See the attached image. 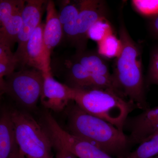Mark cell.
Segmentation results:
<instances>
[{
    "label": "cell",
    "mask_w": 158,
    "mask_h": 158,
    "mask_svg": "<svg viewBox=\"0 0 158 158\" xmlns=\"http://www.w3.org/2000/svg\"><path fill=\"white\" fill-rule=\"evenodd\" d=\"M69 133L116 158H126L131 145L123 131L107 121L85 112L76 104L68 113Z\"/></svg>",
    "instance_id": "7a4b0ae2"
},
{
    "label": "cell",
    "mask_w": 158,
    "mask_h": 158,
    "mask_svg": "<svg viewBox=\"0 0 158 158\" xmlns=\"http://www.w3.org/2000/svg\"><path fill=\"white\" fill-rule=\"evenodd\" d=\"M151 28L154 34L158 37V13L154 16L152 20Z\"/></svg>",
    "instance_id": "d4e9b609"
},
{
    "label": "cell",
    "mask_w": 158,
    "mask_h": 158,
    "mask_svg": "<svg viewBox=\"0 0 158 158\" xmlns=\"http://www.w3.org/2000/svg\"><path fill=\"white\" fill-rule=\"evenodd\" d=\"M47 1L27 0L22 13V25L18 35V47L14 53L16 68L22 59L27 44L35 29L41 23L44 9H46Z\"/></svg>",
    "instance_id": "9c48e42d"
},
{
    "label": "cell",
    "mask_w": 158,
    "mask_h": 158,
    "mask_svg": "<svg viewBox=\"0 0 158 158\" xmlns=\"http://www.w3.org/2000/svg\"><path fill=\"white\" fill-rule=\"evenodd\" d=\"M10 111L15 137L19 149L26 156L54 158L53 141L46 128L27 113L20 110Z\"/></svg>",
    "instance_id": "277c9868"
},
{
    "label": "cell",
    "mask_w": 158,
    "mask_h": 158,
    "mask_svg": "<svg viewBox=\"0 0 158 158\" xmlns=\"http://www.w3.org/2000/svg\"><path fill=\"white\" fill-rule=\"evenodd\" d=\"M43 88L40 101L48 109L55 111L63 110L71 100L70 88L57 81L51 70L43 72Z\"/></svg>",
    "instance_id": "4fadbf2b"
},
{
    "label": "cell",
    "mask_w": 158,
    "mask_h": 158,
    "mask_svg": "<svg viewBox=\"0 0 158 158\" xmlns=\"http://www.w3.org/2000/svg\"><path fill=\"white\" fill-rule=\"evenodd\" d=\"M46 128L55 143L66 148L79 158H116L88 141L62 128L50 113L44 115Z\"/></svg>",
    "instance_id": "8992f818"
},
{
    "label": "cell",
    "mask_w": 158,
    "mask_h": 158,
    "mask_svg": "<svg viewBox=\"0 0 158 158\" xmlns=\"http://www.w3.org/2000/svg\"><path fill=\"white\" fill-rule=\"evenodd\" d=\"M43 72L28 69L15 71L0 83L1 91L20 105L28 109L36 107L43 88Z\"/></svg>",
    "instance_id": "5b68a950"
},
{
    "label": "cell",
    "mask_w": 158,
    "mask_h": 158,
    "mask_svg": "<svg viewBox=\"0 0 158 158\" xmlns=\"http://www.w3.org/2000/svg\"><path fill=\"white\" fill-rule=\"evenodd\" d=\"M156 84H157V85H158V80L156 82Z\"/></svg>",
    "instance_id": "4316f807"
},
{
    "label": "cell",
    "mask_w": 158,
    "mask_h": 158,
    "mask_svg": "<svg viewBox=\"0 0 158 158\" xmlns=\"http://www.w3.org/2000/svg\"><path fill=\"white\" fill-rule=\"evenodd\" d=\"M73 56L90 74L112 76L104 57L98 52L86 50L76 51Z\"/></svg>",
    "instance_id": "2e32d148"
},
{
    "label": "cell",
    "mask_w": 158,
    "mask_h": 158,
    "mask_svg": "<svg viewBox=\"0 0 158 158\" xmlns=\"http://www.w3.org/2000/svg\"><path fill=\"white\" fill-rule=\"evenodd\" d=\"M16 67L14 53L11 52V48L0 44V83L4 81V77L14 72Z\"/></svg>",
    "instance_id": "ac0fdd59"
},
{
    "label": "cell",
    "mask_w": 158,
    "mask_h": 158,
    "mask_svg": "<svg viewBox=\"0 0 158 158\" xmlns=\"http://www.w3.org/2000/svg\"><path fill=\"white\" fill-rule=\"evenodd\" d=\"M132 3L136 10L142 15L155 16L158 13V1L135 0Z\"/></svg>",
    "instance_id": "44dd1931"
},
{
    "label": "cell",
    "mask_w": 158,
    "mask_h": 158,
    "mask_svg": "<svg viewBox=\"0 0 158 158\" xmlns=\"http://www.w3.org/2000/svg\"><path fill=\"white\" fill-rule=\"evenodd\" d=\"M19 148L10 111L3 110L0 118V158H11Z\"/></svg>",
    "instance_id": "9a60e30c"
},
{
    "label": "cell",
    "mask_w": 158,
    "mask_h": 158,
    "mask_svg": "<svg viewBox=\"0 0 158 158\" xmlns=\"http://www.w3.org/2000/svg\"><path fill=\"white\" fill-rule=\"evenodd\" d=\"M54 147L57 151L56 158H76L74 155L66 148L53 142Z\"/></svg>",
    "instance_id": "cb8c5ba5"
},
{
    "label": "cell",
    "mask_w": 158,
    "mask_h": 158,
    "mask_svg": "<svg viewBox=\"0 0 158 158\" xmlns=\"http://www.w3.org/2000/svg\"><path fill=\"white\" fill-rule=\"evenodd\" d=\"M126 158H154L158 156V132L144 139Z\"/></svg>",
    "instance_id": "e0dca14e"
},
{
    "label": "cell",
    "mask_w": 158,
    "mask_h": 158,
    "mask_svg": "<svg viewBox=\"0 0 158 158\" xmlns=\"http://www.w3.org/2000/svg\"><path fill=\"white\" fill-rule=\"evenodd\" d=\"M62 3L59 17L63 26L77 19L80 11V2L74 3L70 1H62Z\"/></svg>",
    "instance_id": "ffe728a7"
},
{
    "label": "cell",
    "mask_w": 158,
    "mask_h": 158,
    "mask_svg": "<svg viewBox=\"0 0 158 158\" xmlns=\"http://www.w3.org/2000/svg\"><path fill=\"white\" fill-rule=\"evenodd\" d=\"M118 34L121 49L116 58L112 76L123 97L127 98L137 108L144 111L149 108L144 90L141 49L123 22Z\"/></svg>",
    "instance_id": "6da1fadb"
},
{
    "label": "cell",
    "mask_w": 158,
    "mask_h": 158,
    "mask_svg": "<svg viewBox=\"0 0 158 158\" xmlns=\"http://www.w3.org/2000/svg\"><path fill=\"white\" fill-rule=\"evenodd\" d=\"M98 52L104 57H116L121 49V42L113 34L106 36L98 41Z\"/></svg>",
    "instance_id": "d6986e66"
},
{
    "label": "cell",
    "mask_w": 158,
    "mask_h": 158,
    "mask_svg": "<svg viewBox=\"0 0 158 158\" xmlns=\"http://www.w3.org/2000/svg\"><path fill=\"white\" fill-rule=\"evenodd\" d=\"M51 72L61 75L65 79V85L73 89H91L90 74L73 55L62 56L51 60Z\"/></svg>",
    "instance_id": "30bf717a"
},
{
    "label": "cell",
    "mask_w": 158,
    "mask_h": 158,
    "mask_svg": "<svg viewBox=\"0 0 158 158\" xmlns=\"http://www.w3.org/2000/svg\"><path fill=\"white\" fill-rule=\"evenodd\" d=\"M112 34L111 26L106 19H105L99 21L92 27L89 31V37L98 42Z\"/></svg>",
    "instance_id": "7402d4cb"
},
{
    "label": "cell",
    "mask_w": 158,
    "mask_h": 158,
    "mask_svg": "<svg viewBox=\"0 0 158 158\" xmlns=\"http://www.w3.org/2000/svg\"><path fill=\"white\" fill-rule=\"evenodd\" d=\"M47 15L43 32L44 53L46 67L50 70L51 56L54 49L62 41L63 33L55 3L48 1Z\"/></svg>",
    "instance_id": "7c38bea8"
},
{
    "label": "cell",
    "mask_w": 158,
    "mask_h": 158,
    "mask_svg": "<svg viewBox=\"0 0 158 158\" xmlns=\"http://www.w3.org/2000/svg\"><path fill=\"white\" fill-rule=\"evenodd\" d=\"M26 2L25 0L0 1V44L11 48L17 43Z\"/></svg>",
    "instance_id": "52a82bcc"
},
{
    "label": "cell",
    "mask_w": 158,
    "mask_h": 158,
    "mask_svg": "<svg viewBox=\"0 0 158 158\" xmlns=\"http://www.w3.org/2000/svg\"><path fill=\"white\" fill-rule=\"evenodd\" d=\"M150 79L155 83L158 80V50L152 54L149 69Z\"/></svg>",
    "instance_id": "603a6c76"
},
{
    "label": "cell",
    "mask_w": 158,
    "mask_h": 158,
    "mask_svg": "<svg viewBox=\"0 0 158 158\" xmlns=\"http://www.w3.org/2000/svg\"><path fill=\"white\" fill-rule=\"evenodd\" d=\"M45 23H41L35 29L27 44L19 70L34 69L43 72L48 71L46 67L44 53L43 32Z\"/></svg>",
    "instance_id": "5bb4252c"
},
{
    "label": "cell",
    "mask_w": 158,
    "mask_h": 158,
    "mask_svg": "<svg viewBox=\"0 0 158 158\" xmlns=\"http://www.w3.org/2000/svg\"><path fill=\"white\" fill-rule=\"evenodd\" d=\"M128 130L131 144H139L144 139L158 132V106L148 108L142 113L128 118L124 129Z\"/></svg>",
    "instance_id": "8fae6325"
},
{
    "label": "cell",
    "mask_w": 158,
    "mask_h": 158,
    "mask_svg": "<svg viewBox=\"0 0 158 158\" xmlns=\"http://www.w3.org/2000/svg\"><path fill=\"white\" fill-rule=\"evenodd\" d=\"M154 158H158V156H156V157Z\"/></svg>",
    "instance_id": "83f0119b"
},
{
    "label": "cell",
    "mask_w": 158,
    "mask_h": 158,
    "mask_svg": "<svg viewBox=\"0 0 158 158\" xmlns=\"http://www.w3.org/2000/svg\"><path fill=\"white\" fill-rule=\"evenodd\" d=\"M76 21V51L86 50L90 29L99 21L106 19V9L104 2L100 0H82Z\"/></svg>",
    "instance_id": "ba28073f"
},
{
    "label": "cell",
    "mask_w": 158,
    "mask_h": 158,
    "mask_svg": "<svg viewBox=\"0 0 158 158\" xmlns=\"http://www.w3.org/2000/svg\"><path fill=\"white\" fill-rule=\"evenodd\" d=\"M70 92L71 100L82 110L123 131L129 115L137 108L131 102L109 90L70 88Z\"/></svg>",
    "instance_id": "3957f363"
},
{
    "label": "cell",
    "mask_w": 158,
    "mask_h": 158,
    "mask_svg": "<svg viewBox=\"0 0 158 158\" xmlns=\"http://www.w3.org/2000/svg\"><path fill=\"white\" fill-rule=\"evenodd\" d=\"M26 158H41L33 157H31V156H26Z\"/></svg>",
    "instance_id": "484cf974"
}]
</instances>
